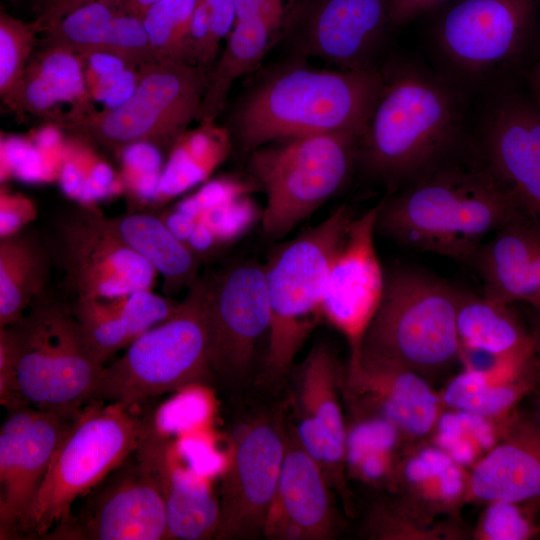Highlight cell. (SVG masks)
<instances>
[{
	"mask_svg": "<svg viewBox=\"0 0 540 540\" xmlns=\"http://www.w3.org/2000/svg\"><path fill=\"white\" fill-rule=\"evenodd\" d=\"M540 507L496 501L487 503L472 533L476 540H528L540 536Z\"/></svg>",
	"mask_w": 540,
	"mask_h": 540,
	"instance_id": "cell-40",
	"label": "cell"
},
{
	"mask_svg": "<svg viewBox=\"0 0 540 540\" xmlns=\"http://www.w3.org/2000/svg\"><path fill=\"white\" fill-rule=\"evenodd\" d=\"M122 240L163 278L167 294L190 289L198 280L200 256L148 212H125L108 217Z\"/></svg>",
	"mask_w": 540,
	"mask_h": 540,
	"instance_id": "cell-31",
	"label": "cell"
},
{
	"mask_svg": "<svg viewBox=\"0 0 540 540\" xmlns=\"http://www.w3.org/2000/svg\"><path fill=\"white\" fill-rule=\"evenodd\" d=\"M135 452L163 498L168 540L215 538L220 521L219 500L204 482L180 465L176 444L159 430L153 416Z\"/></svg>",
	"mask_w": 540,
	"mask_h": 540,
	"instance_id": "cell-19",
	"label": "cell"
},
{
	"mask_svg": "<svg viewBox=\"0 0 540 540\" xmlns=\"http://www.w3.org/2000/svg\"><path fill=\"white\" fill-rule=\"evenodd\" d=\"M354 218L349 207L335 209L318 225L276 248L264 265L271 324L265 379L286 376L317 326L329 268Z\"/></svg>",
	"mask_w": 540,
	"mask_h": 540,
	"instance_id": "cell-6",
	"label": "cell"
},
{
	"mask_svg": "<svg viewBox=\"0 0 540 540\" xmlns=\"http://www.w3.org/2000/svg\"><path fill=\"white\" fill-rule=\"evenodd\" d=\"M489 169L520 211L540 226V112L502 107L487 134Z\"/></svg>",
	"mask_w": 540,
	"mask_h": 540,
	"instance_id": "cell-21",
	"label": "cell"
},
{
	"mask_svg": "<svg viewBox=\"0 0 540 540\" xmlns=\"http://www.w3.org/2000/svg\"><path fill=\"white\" fill-rule=\"evenodd\" d=\"M460 290L414 268L385 277L379 307L362 338L360 353L410 369L426 379L459 360Z\"/></svg>",
	"mask_w": 540,
	"mask_h": 540,
	"instance_id": "cell-3",
	"label": "cell"
},
{
	"mask_svg": "<svg viewBox=\"0 0 540 540\" xmlns=\"http://www.w3.org/2000/svg\"><path fill=\"white\" fill-rule=\"evenodd\" d=\"M204 279L188 289L180 310L135 339L102 369L92 401L143 409L168 392L215 378L208 351Z\"/></svg>",
	"mask_w": 540,
	"mask_h": 540,
	"instance_id": "cell-7",
	"label": "cell"
},
{
	"mask_svg": "<svg viewBox=\"0 0 540 540\" xmlns=\"http://www.w3.org/2000/svg\"><path fill=\"white\" fill-rule=\"evenodd\" d=\"M211 210L219 216L215 221V228L210 230L218 233L221 240H232L245 234L259 216L257 207L247 195L213 207Z\"/></svg>",
	"mask_w": 540,
	"mask_h": 540,
	"instance_id": "cell-41",
	"label": "cell"
},
{
	"mask_svg": "<svg viewBox=\"0 0 540 540\" xmlns=\"http://www.w3.org/2000/svg\"><path fill=\"white\" fill-rule=\"evenodd\" d=\"M540 366L534 361L519 379L492 382L483 371L464 368L439 392L445 409L460 410L497 421L509 419L517 403L539 382Z\"/></svg>",
	"mask_w": 540,
	"mask_h": 540,
	"instance_id": "cell-34",
	"label": "cell"
},
{
	"mask_svg": "<svg viewBox=\"0 0 540 540\" xmlns=\"http://www.w3.org/2000/svg\"><path fill=\"white\" fill-rule=\"evenodd\" d=\"M77 415L40 410L28 429L1 426L0 539H20L21 524Z\"/></svg>",
	"mask_w": 540,
	"mask_h": 540,
	"instance_id": "cell-17",
	"label": "cell"
},
{
	"mask_svg": "<svg viewBox=\"0 0 540 540\" xmlns=\"http://www.w3.org/2000/svg\"><path fill=\"white\" fill-rule=\"evenodd\" d=\"M236 20L259 13L263 9L286 0H235Z\"/></svg>",
	"mask_w": 540,
	"mask_h": 540,
	"instance_id": "cell-47",
	"label": "cell"
},
{
	"mask_svg": "<svg viewBox=\"0 0 540 540\" xmlns=\"http://www.w3.org/2000/svg\"><path fill=\"white\" fill-rule=\"evenodd\" d=\"M152 415L122 403L85 405L61 441L20 527V539H43L137 448Z\"/></svg>",
	"mask_w": 540,
	"mask_h": 540,
	"instance_id": "cell-5",
	"label": "cell"
},
{
	"mask_svg": "<svg viewBox=\"0 0 540 540\" xmlns=\"http://www.w3.org/2000/svg\"><path fill=\"white\" fill-rule=\"evenodd\" d=\"M519 214L490 169L448 168L423 173L382 201L376 229L414 250L471 264L483 239Z\"/></svg>",
	"mask_w": 540,
	"mask_h": 540,
	"instance_id": "cell-1",
	"label": "cell"
},
{
	"mask_svg": "<svg viewBox=\"0 0 540 540\" xmlns=\"http://www.w3.org/2000/svg\"><path fill=\"white\" fill-rule=\"evenodd\" d=\"M538 323L533 333L534 339V356L540 366V317L538 316Z\"/></svg>",
	"mask_w": 540,
	"mask_h": 540,
	"instance_id": "cell-49",
	"label": "cell"
},
{
	"mask_svg": "<svg viewBox=\"0 0 540 540\" xmlns=\"http://www.w3.org/2000/svg\"><path fill=\"white\" fill-rule=\"evenodd\" d=\"M36 217V206L28 197L1 187L0 237L27 227Z\"/></svg>",
	"mask_w": 540,
	"mask_h": 540,
	"instance_id": "cell-42",
	"label": "cell"
},
{
	"mask_svg": "<svg viewBox=\"0 0 540 540\" xmlns=\"http://www.w3.org/2000/svg\"><path fill=\"white\" fill-rule=\"evenodd\" d=\"M382 202L354 217L329 268L322 315L360 353L364 333L381 302L385 277L377 256L374 232Z\"/></svg>",
	"mask_w": 540,
	"mask_h": 540,
	"instance_id": "cell-15",
	"label": "cell"
},
{
	"mask_svg": "<svg viewBox=\"0 0 540 540\" xmlns=\"http://www.w3.org/2000/svg\"><path fill=\"white\" fill-rule=\"evenodd\" d=\"M539 249L540 226L524 214L496 230L470 264L483 282V295L509 305L525 302L540 315V292L534 272Z\"/></svg>",
	"mask_w": 540,
	"mask_h": 540,
	"instance_id": "cell-26",
	"label": "cell"
},
{
	"mask_svg": "<svg viewBox=\"0 0 540 540\" xmlns=\"http://www.w3.org/2000/svg\"><path fill=\"white\" fill-rule=\"evenodd\" d=\"M453 108L433 82L404 74L384 84L362 135L363 159L389 185L428 170L450 139Z\"/></svg>",
	"mask_w": 540,
	"mask_h": 540,
	"instance_id": "cell-9",
	"label": "cell"
},
{
	"mask_svg": "<svg viewBox=\"0 0 540 540\" xmlns=\"http://www.w3.org/2000/svg\"><path fill=\"white\" fill-rule=\"evenodd\" d=\"M389 20V0H319L305 30L307 53L342 69H367L365 59Z\"/></svg>",
	"mask_w": 540,
	"mask_h": 540,
	"instance_id": "cell-24",
	"label": "cell"
},
{
	"mask_svg": "<svg viewBox=\"0 0 540 540\" xmlns=\"http://www.w3.org/2000/svg\"><path fill=\"white\" fill-rule=\"evenodd\" d=\"M198 0H159L142 20L155 60H185L186 41Z\"/></svg>",
	"mask_w": 540,
	"mask_h": 540,
	"instance_id": "cell-39",
	"label": "cell"
},
{
	"mask_svg": "<svg viewBox=\"0 0 540 540\" xmlns=\"http://www.w3.org/2000/svg\"><path fill=\"white\" fill-rule=\"evenodd\" d=\"M210 15L208 55L211 61L217 54L220 41L228 36L236 21L235 0H204Z\"/></svg>",
	"mask_w": 540,
	"mask_h": 540,
	"instance_id": "cell-44",
	"label": "cell"
},
{
	"mask_svg": "<svg viewBox=\"0 0 540 540\" xmlns=\"http://www.w3.org/2000/svg\"><path fill=\"white\" fill-rule=\"evenodd\" d=\"M2 328L14 351L25 403L77 415L92 401L105 365L86 342L63 296L47 289L18 322Z\"/></svg>",
	"mask_w": 540,
	"mask_h": 540,
	"instance_id": "cell-4",
	"label": "cell"
},
{
	"mask_svg": "<svg viewBox=\"0 0 540 540\" xmlns=\"http://www.w3.org/2000/svg\"><path fill=\"white\" fill-rule=\"evenodd\" d=\"M52 265L41 233L31 227L0 237V328L18 322L49 289Z\"/></svg>",
	"mask_w": 540,
	"mask_h": 540,
	"instance_id": "cell-30",
	"label": "cell"
},
{
	"mask_svg": "<svg viewBox=\"0 0 540 540\" xmlns=\"http://www.w3.org/2000/svg\"><path fill=\"white\" fill-rule=\"evenodd\" d=\"M358 137L318 134L253 150L250 169L266 195L261 222L267 237L282 238L341 188L351 172Z\"/></svg>",
	"mask_w": 540,
	"mask_h": 540,
	"instance_id": "cell-10",
	"label": "cell"
},
{
	"mask_svg": "<svg viewBox=\"0 0 540 540\" xmlns=\"http://www.w3.org/2000/svg\"><path fill=\"white\" fill-rule=\"evenodd\" d=\"M285 450V435L269 420L254 421L234 438L221 479L215 539L264 536Z\"/></svg>",
	"mask_w": 540,
	"mask_h": 540,
	"instance_id": "cell-14",
	"label": "cell"
},
{
	"mask_svg": "<svg viewBox=\"0 0 540 540\" xmlns=\"http://www.w3.org/2000/svg\"><path fill=\"white\" fill-rule=\"evenodd\" d=\"M285 20V2L237 19L205 89L197 120L213 123L223 109L234 81L251 71L268 51Z\"/></svg>",
	"mask_w": 540,
	"mask_h": 540,
	"instance_id": "cell-29",
	"label": "cell"
},
{
	"mask_svg": "<svg viewBox=\"0 0 540 540\" xmlns=\"http://www.w3.org/2000/svg\"><path fill=\"white\" fill-rule=\"evenodd\" d=\"M459 351L499 359L534 348L509 304L460 292L457 311Z\"/></svg>",
	"mask_w": 540,
	"mask_h": 540,
	"instance_id": "cell-32",
	"label": "cell"
},
{
	"mask_svg": "<svg viewBox=\"0 0 540 540\" xmlns=\"http://www.w3.org/2000/svg\"><path fill=\"white\" fill-rule=\"evenodd\" d=\"M384 81L367 69L325 70L293 65L260 83L236 115L246 150L327 133L362 137Z\"/></svg>",
	"mask_w": 540,
	"mask_h": 540,
	"instance_id": "cell-2",
	"label": "cell"
},
{
	"mask_svg": "<svg viewBox=\"0 0 540 540\" xmlns=\"http://www.w3.org/2000/svg\"><path fill=\"white\" fill-rule=\"evenodd\" d=\"M342 384L356 413L389 422L409 444L428 439L445 409L425 377L361 354L350 356Z\"/></svg>",
	"mask_w": 540,
	"mask_h": 540,
	"instance_id": "cell-16",
	"label": "cell"
},
{
	"mask_svg": "<svg viewBox=\"0 0 540 540\" xmlns=\"http://www.w3.org/2000/svg\"><path fill=\"white\" fill-rule=\"evenodd\" d=\"M533 421L540 428V393L538 394L537 399H536L535 414L533 417Z\"/></svg>",
	"mask_w": 540,
	"mask_h": 540,
	"instance_id": "cell-52",
	"label": "cell"
},
{
	"mask_svg": "<svg viewBox=\"0 0 540 540\" xmlns=\"http://www.w3.org/2000/svg\"><path fill=\"white\" fill-rule=\"evenodd\" d=\"M157 1L159 0H125V7L129 12L143 18L147 9Z\"/></svg>",
	"mask_w": 540,
	"mask_h": 540,
	"instance_id": "cell-48",
	"label": "cell"
},
{
	"mask_svg": "<svg viewBox=\"0 0 540 540\" xmlns=\"http://www.w3.org/2000/svg\"><path fill=\"white\" fill-rule=\"evenodd\" d=\"M335 526V513L322 467L297 439L286 438L285 455L264 536L324 540L333 536Z\"/></svg>",
	"mask_w": 540,
	"mask_h": 540,
	"instance_id": "cell-20",
	"label": "cell"
},
{
	"mask_svg": "<svg viewBox=\"0 0 540 540\" xmlns=\"http://www.w3.org/2000/svg\"><path fill=\"white\" fill-rule=\"evenodd\" d=\"M533 0H459L446 13L441 43L459 64L481 69L519 47L533 14Z\"/></svg>",
	"mask_w": 540,
	"mask_h": 540,
	"instance_id": "cell-18",
	"label": "cell"
},
{
	"mask_svg": "<svg viewBox=\"0 0 540 540\" xmlns=\"http://www.w3.org/2000/svg\"><path fill=\"white\" fill-rule=\"evenodd\" d=\"M533 84H534V88H535L537 104H538V107H539L538 110L540 112V64L535 69V73L533 75Z\"/></svg>",
	"mask_w": 540,
	"mask_h": 540,
	"instance_id": "cell-50",
	"label": "cell"
},
{
	"mask_svg": "<svg viewBox=\"0 0 540 540\" xmlns=\"http://www.w3.org/2000/svg\"><path fill=\"white\" fill-rule=\"evenodd\" d=\"M99 0H36L37 17L33 20L44 33L76 9Z\"/></svg>",
	"mask_w": 540,
	"mask_h": 540,
	"instance_id": "cell-45",
	"label": "cell"
},
{
	"mask_svg": "<svg viewBox=\"0 0 540 540\" xmlns=\"http://www.w3.org/2000/svg\"><path fill=\"white\" fill-rule=\"evenodd\" d=\"M365 535L382 540L462 539L464 533L456 519L439 522L413 508L401 497L377 503L364 526Z\"/></svg>",
	"mask_w": 540,
	"mask_h": 540,
	"instance_id": "cell-36",
	"label": "cell"
},
{
	"mask_svg": "<svg viewBox=\"0 0 540 540\" xmlns=\"http://www.w3.org/2000/svg\"><path fill=\"white\" fill-rule=\"evenodd\" d=\"M540 507V428L516 416L500 441L469 471L468 503Z\"/></svg>",
	"mask_w": 540,
	"mask_h": 540,
	"instance_id": "cell-22",
	"label": "cell"
},
{
	"mask_svg": "<svg viewBox=\"0 0 540 540\" xmlns=\"http://www.w3.org/2000/svg\"><path fill=\"white\" fill-rule=\"evenodd\" d=\"M64 125L94 110L82 61L75 52L41 40L35 48L20 83L13 112L53 119Z\"/></svg>",
	"mask_w": 540,
	"mask_h": 540,
	"instance_id": "cell-27",
	"label": "cell"
},
{
	"mask_svg": "<svg viewBox=\"0 0 540 540\" xmlns=\"http://www.w3.org/2000/svg\"><path fill=\"white\" fill-rule=\"evenodd\" d=\"M41 235L66 289L75 297L152 290L156 270L93 207L74 204L56 212Z\"/></svg>",
	"mask_w": 540,
	"mask_h": 540,
	"instance_id": "cell-11",
	"label": "cell"
},
{
	"mask_svg": "<svg viewBox=\"0 0 540 540\" xmlns=\"http://www.w3.org/2000/svg\"><path fill=\"white\" fill-rule=\"evenodd\" d=\"M70 306L86 342L105 364L143 333L173 317L182 301L138 290L115 297H75Z\"/></svg>",
	"mask_w": 540,
	"mask_h": 540,
	"instance_id": "cell-25",
	"label": "cell"
},
{
	"mask_svg": "<svg viewBox=\"0 0 540 540\" xmlns=\"http://www.w3.org/2000/svg\"><path fill=\"white\" fill-rule=\"evenodd\" d=\"M40 33L34 21L0 12V96L13 111L16 95Z\"/></svg>",
	"mask_w": 540,
	"mask_h": 540,
	"instance_id": "cell-38",
	"label": "cell"
},
{
	"mask_svg": "<svg viewBox=\"0 0 540 540\" xmlns=\"http://www.w3.org/2000/svg\"><path fill=\"white\" fill-rule=\"evenodd\" d=\"M534 272H535V279L536 283L540 292V249L537 253L535 263H534ZM540 317V315H538Z\"/></svg>",
	"mask_w": 540,
	"mask_h": 540,
	"instance_id": "cell-51",
	"label": "cell"
},
{
	"mask_svg": "<svg viewBox=\"0 0 540 540\" xmlns=\"http://www.w3.org/2000/svg\"><path fill=\"white\" fill-rule=\"evenodd\" d=\"M208 351L215 377L236 383L250 371L271 310L264 265H233L204 279Z\"/></svg>",
	"mask_w": 540,
	"mask_h": 540,
	"instance_id": "cell-12",
	"label": "cell"
},
{
	"mask_svg": "<svg viewBox=\"0 0 540 540\" xmlns=\"http://www.w3.org/2000/svg\"><path fill=\"white\" fill-rule=\"evenodd\" d=\"M515 417L513 414L507 420L497 421L444 409L428 439L457 463L472 468L500 441Z\"/></svg>",
	"mask_w": 540,
	"mask_h": 540,
	"instance_id": "cell-35",
	"label": "cell"
},
{
	"mask_svg": "<svg viewBox=\"0 0 540 540\" xmlns=\"http://www.w3.org/2000/svg\"><path fill=\"white\" fill-rule=\"evenodd\" d=\"M342 377L332 350L315 345L301 365L297 401L303 422L347 452V432L339 403Z\"/></svg>",
	"mask_w": 540,
	"mask_h": 540,
	"instance_id": "cell-33",
	"label": "cell"
},
{
	"mask_svg": "<svg viewBox=\"0 0 540 540\" xmlns=\"http://www.w3.org/2000/svg\"><path fill=\"white\" fill-rule=\"evenodd\" d=\"M448 0H389V20L403 24Z\"/></svg>",
	"mask_w": 540,
	"mask_h": 540,
	"instance_id": "cell-46",
	"label": "cell"
},
{
	"mask_svg": "<svg viewBox=\"0 0 540 540\" xmlns=\"http://www.w3.org/2000/svg\"><path fill=\"white\" fill-rule=\"evenodd\" d=\"M84 496L43 539L168 540L163 498L135 450Z\"/></svg>",
	"mask_w": 540,
	"mask_h": 540,
	"instance_id": "cell-13",
	"label": "cell"
},
{
	"mask_svg": "<svg viewBox=\"0 0 540 540\" xmlns=\"http://www.w3.org/2000/svg\"><path fill=\"white\" fill-rule=\"evenodd\" d=\"M468 488L467 468L430 442L410 444L402 453L395 492L424 515L457 518Z\"/></svg>",
	"mask_w": 540,
	"mask_h": 540,
	"instance_id": "cell-28",
	"label": "cell"
},
{
	"mask_svg": "<svg viewBox=\"0 0 540 540\" xmlns=\"http://www.w3.org/2000/svg\"><path fill=\"white\" fill-rule=\"evenodd\" d=\"M0 403L6 410L29 405L19 394L14 351L4 328H0Z\"/></svg>",
	"mask_w": 540,
	"mask_h": 540,
	"instance_id": "cell-43",
	"label": "cell"
},
{
	"mask_svg": "<svg viewBox=\"0 0 540 540\" xmlns=\"http://www.w3.org/2000/svg\"><path fill=\"white\" fill-rule=\"evenodd\" d=\"M44 33L42 41L80 57L110 55L133 67L155 61L143 20L126 9L125 0H99L82 6Z\"/></svg>",
	"mask_w": 540,
	"mask_h": 540,
	"instance_id": "cell-23",
	"label": "cell"
},
{
	"mask_svg": "<svg viewBox=\"0 0 540 540\" xmlns=\"http://www.w3.org/2000/svg\"><path fill=\"white\" fill-rule=\"evenodd\" d=\"M213 123L190 135H182L175 143L174 158L166 176L170 191H179L204 178L224 157L226 142Z\"/></svg>",
	"mask_w": 540,
	"mask_h": 540,
	"instance_id": "cell-37",
	"label": "cell"
},
{
	"mask_svg": "<svg viewBox=\"0 0 540 540\" xmlns=\"http://www.w3.org/2000/svg\"><path fill=\"white\" fill-rule=\"evenodd\" d=\"M207 81L202 66L155 60L138 67L135 88L122 103L64 126L115 154L141 143L170 144L197 119Z\"/></svg>",
	"mask_w": 540,
	"mask_h": 540,
	"instance_id": "cell-8",
	"label": "cell"
}]
</instances>
